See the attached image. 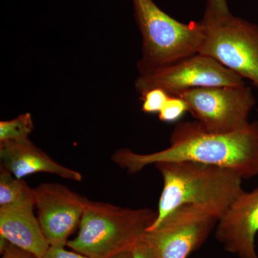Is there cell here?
Masks as SVG:
<instances>
[{
    "instance_id": "cell-1",
    "label": "cell",
    "mask_w": 258,
    "mask_h": 258,
    "mask_svg": "<svg viewBox=\"0 0 258 258\" xmlns=\"http://www.w3.org/2000/svg\"><path fill=\"white\" fill-rule=\"evenodd\" d=\"M111 159L129 174L159 162L191 161L230 169L242 179H251L258 176V121L229 134L207 132L197 120L180 122L166 149L142 154L125 148L117 150Z\"/></svg>"
},
{
    "instance_id": "cell-2",
    "label": "cell",
    "mask_w": 258,
    "mask_h": 258,
    "mask_svg": "<svg viewBox=\"0 0 258 258\" xmlns=\"http://www.w3.org/2000/svg\"><path fill=\"white\" fill-rule=\"evenodd\" d=\"M155 166L164 184L157 219L148 230L185 205L201 209L219 220L244 191L242 177L225 168L191 161L159 162Z\"/></svg>"
},
{
    "instance_id": "cell-3",
    "label": "cell",
    "mask_w": 258,
    "mask_h": 258,
    "mask_svg": "<svg viewBox=\"0 0 258 258\" xmlns=\"http://www.w3.org/2000/svg\"><path fill=\"white\" fill-rule=\"evenodd\" d=\"M157 217L151 209L122 208L88 200L79 232L66 245L90 258H113L132 249Z\"/></svg>"
},
{
    "instance_id": "cell-4",
    "label": "cell",
    "mask_w": 258,
    "mask_h": 258,
    "mask_svg": "<svg viewBox=\"0 0 258 258\" xmlns=\"http://www.w3.org/2000/svg\"><path fill=\"white\" fill-rule=\"evenodd\" d=\"M142 37L139 74L199 53L203 41L201 22L185 24L164 13L153 0H132Z\"/></svg>"
},
{
    "instance_id": "cell-5",
    "label": "cell",
    "mask_w": 258,
    "mask_h": 258,
    "mask_svg": "<svg viewBox=\"0 0 258 258\" xmlns=\"http://www.w3.org/2000/svg\"><path fill=\"white\" fill-rule=\"evenodd\" d=\"M203 41L199 53L249 79L258 88V26L232 14L204 16Z\"/></svg>"
},
{
    "instance_id": "cell-6",
    "label": "cell",
    "mask_w": 258,
    "mask_h": 258,
    "mask_svg": "<svg viewBox=\"0 0 258 258\" xmlns=\"http://www.w3.org/2000/svg\"><path fill=\"white\" fill-rule=\"evenodd\" d=\"M243 78L208 56L197 53L140 74L135 88L140 96L154 88L169 96L195 88L245 86Z\"/></svg>"
},
{
    "instance_id": "cell-7",
    "label": "cell",
    "mask_w": 258,
    "mask_h": 258,
    "mask_svg": "<svg viewBox=\"0 0 258 258\" xmlns=\"http://www.w3.org/2000/svg\"><path fill=\"white\" fill-rule=\"evenodd\" d=\"M176 96L186 102L204 130L215 134L233 133L247 127L255 104L252 90L246 86L195 88Z\"/></svg>"
},
{
    "instance_id": "cell-8",
    "label": "cell",
    "mask_w": 258,
    "mask_h": 258,
    "mask_svg": "<svg viewBox=\"0 0 258 258\" xmlns=\"http://www.w3.org/2000/svg\"><path fill=\"white\" fill-rule=\"evenodd\" d=\"M217 220L201 209L185 205L171 212L157 227L147 230L143 240L157 258H187L206 242Z\"/></svg>"
},
{
    "instance_id": "cell-9",
    "label": "cell",
    "mask_w": 258,
    "mask_h": 258,
    "mask_svg": "<svg viewBox=\"0 0 258 258\" xmlns=\"http://www.w3.org/2000/svg\"><path fill=\"white\" fill-rule=\"evenodd\" d=\"M35 192L37 219L47 242L51 247H64L89 200L57 183L39 185Z\"/></svg>"
},
{
    "instance_id": "cell-10",
    "label": "cell",
    "mask_w": 258,
    "mask_h": 258,
    "mask_svg": "<svg viewBox=\"0 0 258 258\" xmlns=\"http://www.w3.org/2000/svg\"><path fill=\"white\" fill-rule=\"evenodd\" d=\"M258 188L243 191L218 220L215 237L227 252L239 258H258Z\"/></svg>"
},
{
    "instance_id": "cell-11",
    "label": "cell",
    "mask_w": 258,
    "mask_h": 258,
    "mask_svg": "<svg viewBox=\"0 0 258 258\" xmlns=\"http://www.w3.org/2000/svg\"><path fill=\"white\" fill-rule=\"evenodd\" d=\"M2 166L18 179L35 173H47L64 179L81 181L79 171L61 165L30 139L0 143Z\"/></svg>"
},
{
    "instance_id": "cell-12",
    "label": "cell",
    "mask_w": 258,
    "mask_h": 258,
    "mask_svg": "<svg viewBox=\"0 0 258 258\" xmlns=\"http://www.w3.org/2000/svg\"><path fill=\"white\" fill-rule=\"evenodd\" d=\"M35 206L0 208V236L36 258H42L50 244L35 216Z\"/></svg>"
},
{
    "instance_id": "cell-13",
    "label": "cell",
    "mask_w": 258,
    "mask_h": 258,
    "mask_svg": "<svg viewBox=\"0 0 258 258\" xmlns=\"http://www.w3.org/2000/svg\"><path fill=\"white\" fill-rule=\"evenodd\" d=\"M35 206V189L2 166L0 173V208Z\"/></svg>"
},
{
    "instance_id": "cell-14",
    "label": "cell",
    "mask_w": 258,
    "mask_h": 258,
    "mask_svg": "<svg viewBox=\"0 0 258 258\" xmlns=\"http://www.w3.org/2000/svg\"><path fill=\"white\" fill-rule=\"evenodd\" d=\"M33 129V120L30 113L18 115L14 119L2 120L0 143L27 140Z\"/></svg>"
},
{
    "instance_id": "cell-15",
    "label": "cell",
    "mask_w": 258,
    "mask_h": 258,
    "mask_svg": "<svg viewBox=\"0 0 258 258\" xmlns=\"http://www.w3.org/2000/svg\"><path fill=\"white\" fill-rule=\"evenodd\" d=\"M186 111H189V108L182 98L169 96L159 112V118L164 123H174L181 119Z\"/></svg>"
},
{
    "instance_id": "cell-16",
    "label": "cell",
    "mask_w": 258,
    "mask_h": 258,
    "mask_svg": "<svg viewBox=\"0 0 258 258\" xmlns=\"http://www.w3.org/2000/svg\"><path fill=\"white\" fill-rule=\"evenodd\" d=\"M169 96L159 88L149 90L141 96V99L143 101L142 111L148 114H159Z\"/></svg>"
},
{
    "instance_id": "cell-17",
    "label": "cell",
    "mask_w": 258,
    "mask_h": 258,
    "mask_svg": "<svg viewBox=\"0 0 258 258\" xmlns=\"http://www.w3.org/2000/svg\"><path fill=\"white\" fill-rule=\"evenodd\" d=\"M230 14L227 0H208L204 16L221 18Z\"/></svg>"
},
{
    "instance_id": "cell-18",
    "label": "cell",
    "mask_w": 258,
    "mask_h": 258,
    "mask_svg": "<svg viewBox=\"0 0 258 258\" xmlns=\"http://www.w3.org/2000/svg\"><path fill=\"white\" fill-rule=\"evenodd\" d=\"M42 258H90L76 252L66 250L64 247H50L46 253Z\"/></svg>"
},
{
    "instance_id": "cell-19",
    "label": "cell",
    "mask_w": 258,
    "mask_h": 258,
    "mask_svg": "<svg viewBox=\"0 0 258 258\" xmlns=\"http://www.w3.org/2000/svg\"><path fill=\"white\" fill-rule=\"evenodd\" d=\"M133 258H157L152 247L143 240L132 249Z\"/></svg>"
},
{
    "instance_id": "cell-20",
    "label": "cell",
    "mask_w": 258,
    "mask_h": 258,
    "mask_svg": "<svg viewBox=\"0 0 258 258\" xmlns=\"http://www.w3.org/2000/svg\"><path fill=\"white\" fill-rule=\"evenodd\" d=\"M2 254H3L2 258H36L32 254L19 248L10 242Z\"/></svg>"
},
{
    "instance_id": "cell-21",
    "label": "cell",
    "mask_w": 258,
    "mask_h": 258,
    "mask_svg": "<svg viewBox=\"0 0 258 258\" xmlns=\"http://www.w3.org/2000/svg\"><path fill=\"white\" fill-rule=\"evenodd\" d=\"M113 258H133L132 257V250L131 251H126V252H122L118 255L115 256V257Z\"/></svg>"
}]
</instances>
